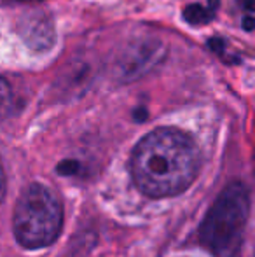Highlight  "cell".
I'll return each instance as SVG.
<instances>
[{
    "mask_svg": "<svg viewBox=\"0 0 255 257\" xmlns=\"http://www.w3.org/2000/svg\"><path fill=\"white\" fill-rule=\"evenodd\" d=\"M161 54L163 53L159 51V44H149V42H145L140 49H136L131 54L124 56L126 61H124V67H123L124 70L123 75L126 79L138 77L143 72H147V68H150L154 63H157Z\"/></svg>",
    "mask_w": 255,
    "mask_h": 257,
    "instance_id": "obj_4",
    "label": "cell"
},
{
    "mask_svg": "<svg viewBox=\"0 0 255 257\" xmlns=\"http://www.w3.org/2000/svg\"><path fill=\"white\" fill-rule=\"evenodd\" d=\"M241 27L245 28L246 32H252V30H255V18H252V16H246V18H243V21H241Z\"/></svg>",
    "mask_w": 255,
    "mask_h": 257,
    "instance_id": "obj_8",
    "label": "cell"
},
{
    "mask_svg": "<svg viewBox=\"0 0 255 257\" xmlns=\"http://www.w3.org/2000/svg\"><path fill=\"white\" fill-rule=\"evenodd\" d=\"M63 206L58 196L42 184H30L20 194L13 213L16 241L25 248H44L62 233Z\"/></svg>",
    "mask_w": 255,
    "mask_h": 257,
    "instance_id": "obj_3",
    "label": "cell"
},
{
    "mask_svg": "<svg viewBox=\"0 0 255 257\" xmlns=\"http://www.w3.org/2000/svg\"><path fill=\"white\" fill-rule=\"evenodd\" d=\"M250 196L241 182H232L218 194L201 222V245L217 257H236L248 219Z\"/></svg>",
    "mask_w": 255,
    "mask_h": 257,
    "instance_id": "obj_2",
    "label": "cell"
},
{
    "mask_svg": "<svg viewBox=\"0 0 255 257\" xmlns=\"http://www.w3.org/2000/svg\"><path fill=\"white\" fill-rule=\"evenodd\" d=\"M201 154L191 135L164 126L147 133L131 153V177L150 198L184 193L197 177Z\"/></svg>",
    "mask_w": 255,
    "mask_h": 257,
    "instance_id": "obj_1",
    "label": "cell"
},
{
    "mask_svg": "<svg viewBox=\"0 0 255 257\" xmlns=\"http://www.w3.org/2000/svg\"><path fill=\"white\" fill-rule=\"evenodd\" d=\"M6 191H7V182H6V172H4L2 161H0V203L6 198Z\"/></svg>",
    "mask_w": 255,
    "mask_h": 257,
    "instance_id": "obj_7",
    "label": "cell"
},
{
    "mask_svg": "<svg viewBox=\"0 0 255 257\" xmlns=\"http://www.w3.org/2000/svg\"><path fill=\"white\" fill-rule=\"evenodd\" d=\"M243 7H245L246 11L255 13V0H243Z\"/></svg>",
    "mask_w": 255,
    "mask_h": 257,
    "instance_id": "obj_9",
    "label": "cell"
},
{
    "mask_svg": "<svg viewBox=\"0 0 255 257\" xmlns=\"http://www.w3.org/2000/svg\"><path fill=\"white\" fill-rule=\"evenodd\" d=\"M13 112V89L6 79L0 77V122L6 121Z\"/></svg>",
    "mask_w": 255,
    "mask_h": 257,
    "instance_id": "obj_6",
    "label": "cell"
},
{
    "mask_svg": "<svg viewBox=\"0 0 255 257\" xmlns=\"http://www.w3.org/2000/svg\"><path fill=\"white\" fill-rule=\"evenodd\" d=\"M215 13L217 11L210 9V7H203L199 4H191L184 9V20L187 21L192 27H197V25H206L210 23L215 18Z\"/></svg>",
    "mask_w": 255,
    "mask_h": 257,
    "instance_id": "obj_5",
    "label": "cell"
},
{
    "mask_svg": "<svg viewBox=\"0 0 255 257\" xmlns=\"http://www.w3.org/2000/svg\"><path fill=\"white\" fill-rule=\"evenodd\" d=\"M27 2H35V0H27Z\"/></svg>",
    "mask_w": 255,
    "mask_h": 257,
    "instance_id": "obj_10",
    "label": "cell"
}]
</instances>
